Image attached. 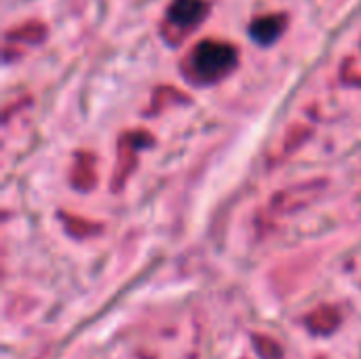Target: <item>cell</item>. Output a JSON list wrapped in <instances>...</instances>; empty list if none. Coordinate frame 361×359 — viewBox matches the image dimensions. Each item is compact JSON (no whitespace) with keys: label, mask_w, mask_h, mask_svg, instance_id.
<instances>
[{"label":"cell","mask_w":361,"mask_h":359,"mask_svg":"<svg viewBox=\"0 0 361 359\" xmlns=\"http://www.w3.org/2000/svg\"><path fill=\"white\" fill-rule=\"evenodd\" d=\"M237 63V51L228 42L203 40L199 42L188 57V76L195 83H216L226 76Z\"/></svg>","instance_id":"6da1fadb"},{"label":"cell","mask_w":361,"mask_h":359,"mask_svg":"<svg viewBox=\"0 0 361 359\" xmlns=\"http://www.w3.org/2000/svg\"><path fill=\"white\" fill-rule=\"evenodd\" d=\"M205 8L207 4L203 0H173L167 17L173 25H178L180 30H195V25H199L205 17Z\"/></svg>","instance_id":"7a4b0ae2"},{"label":"cell","mask_w":361,"mask_h":359,"mask_svg":"<svg viewBox=\"0 0 361 359\" xmlns=\"http://www.w3.org/2000/svg\"><path fill=\"white\" fill-rule=\"evenodd\" d=\"M283 25H286V17L283 15H267V17H260L252 23V38L260 44H271L275 42L281 32H283Z\"/></svg>","instance_id":"3957f363"}]
</instances>
